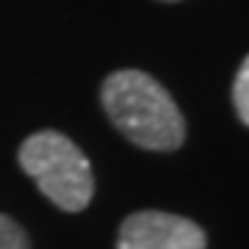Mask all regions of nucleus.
Instances as JSON below:
<instances>
[{
  "label": "nucleus",
  "instance_id": "obj_2",
  "mask_svg": "<svg viewBox=\"0 0 249 249\" xmlns=\"http://www.w3.org/2000/svg\"><path fill=\"white\" fill-rule=\"evenodd\" d=\"M19 166L36 183V188L67 213L83 211L94 196L89 158L58 130L28 136L19 147Z\"/></svg>",
  "mask_w": 249,
  "mask_h": 249
},
{
  "label": "nucleus",
  "instance_id": "obj_4",
  "mask_svg": "<svg viewBox=\"0 0 249 249\" xmlns=\"http://www.w3.org/2000/svg\"><path fill=\"white\" fill-rule=\"evenodd\" d=\"M232 106L238 111V119L249 127V55L238 67V75L232 83Z\"/></svg>",
  "mask_w": 249,
  "mask_h": 249
},
{
  "label": "nucleus",
  "instance_id": "obj_3",
  "mask_svg": "<svg viewBox=\"0 0 249 249\" xmlns=\"http://www.w3.org/2000/svg\"><path fill=\"white\" fill-rule=\"evenodd\" d=\"M205 244L199 224L166 211L130 213L116 235V249H205Z\"/></svg>",
  "mask_w": 249,
  "mask_h": 249
},
{
  "label": "nucleus",
  "instance_id": "obj_1",
  "mask_svg": "<svg viewBox=\"0 0 249 249\" xmlns=\"http://www.w3.org/2000/svg\"><path fill=\"white\" fill-rule=\"evenodd\" d=\"M100 100L116 130L142 150L172 152L186 142V122L178 103L147 72H111L103 80Z\"/></svg>",
  "mask_w": 249,
  "mask_h": 249
},
{
  "label": "nucleus",
  "instance_id": "obj_6",
  "mask_svg": "<svg viewBox=\"0 0 249 249\" xmlns=\"http://www.w3.org/2000/svg\"><path fill=\"white\" fill-rule=\"evenodd\" d=\"M163 3H178V0H163Z\"/></svg>",
  "mask_w": 249,
  "mask_h": 249
},
{
  "label": "nucleus",
  "instance_id": "obj_5",
  "mask_svg": "<svg viewBox=\"0 0 249 249\" xmlns=\"http://www.w3.org/2000/svg\"><path fill=\"white\" fill-rule=\"evenodd\" d=\"M0 249H31L25 230L3 213H0Z\"/></svg>",
  "mask_w": 249,
  "mask_h": 249
}]
</instances>
